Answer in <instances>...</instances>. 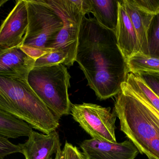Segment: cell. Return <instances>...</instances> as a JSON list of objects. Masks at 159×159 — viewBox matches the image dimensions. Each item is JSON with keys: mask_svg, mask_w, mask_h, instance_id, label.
<instances>
[{"mask_svg": "<svg viewBox=\"0 0 159 159\" xmlns=\"http://www.w3.org/2000/svg\"><path fill=\"white\" fill-rule=\"evenodd\" d=\"M75 62L88 85L101 101L116 96L128 73L116 34L84 16L81 21Z\"/></svg>", "mask_w": 159, "mask_h": 159, "instance_id": "6da1fadb", "label": "cell"}, {"mask_svg": "<svg viewBox=\"0 0 159 159\" xmlns=\"http://www.w3.org/2000/svg\"><path fill=\"white\" fill-rule=\"evenodd\" d=\"M114 111L120 130L139 153L159 159V111L126 79L116 98Z\"/></svg>", "mask_w": 159, "mask_h": 159, "instance_id": "7a4b0ae2", "label": "cell"}, {"mask_svg": "<svg viewBox=\"0 0 159 159\" xmlns=\"http://www.w3.org/2000/svg\"><path fill=\"white\" fill-rule=\"evenodd\" d=\"M0 110L44 134L59 126V119L36 95L28 80L0 77Z\"/></svg>", "mask_w": 159, "mask_h": 159, "instance_id": "3957f363", "label": "cell"}, {"mask_svg": "<svg viewBox=\"0 0 159 159\" xmlns=\"http://www.w3.org/2000/svg\"><path fill=\"white\" fill-rule=\"evenodd\" d=\"M70 75L63 64L34 67L28 82L36 95L58 119L71 113L69 97Z\"/></svg>", "mask_w": 159, "mask_h": 159, "instance_id": "277c9868", "label": "cell"}, {"mask_svg": "<svg viewBox=\"0 0 159 159\" xmlns=\"http://www.w3.org/2000/svg\"><path fill=\"white\" fill-rule=\"evenodd\" d=\"M26 2L29 24L21 45L34 49L43 56L52 51L63 28V20L45 0H26Z\"/></svg>", "mask_w": 159, "mask_h": 159, "instance_id": "5b68a950", "label": "cell"}, {"mask_svg": "<svg viewBox=\"0 0 159 159\" xmlns=\"http://www.w3.org/2000/svg\"><path fill=\"white\" fill-rule=\"evenodd\" d=\"M63 20L61 29L52 47V50L61 51L66 55L63 64L70 67L75 62L81 21L90 13L89 0H45Z\"/></svg>", "mask_w": 159, "mask_h": 159, "instance_id": "8992f818", "label": "cell"}, {"mask_svg": "<svg viewBox=\"0 0 159 159\" xmlns=\"http://www.w3.org/2000/svg\"><path fill=\"white\" fill-rule=\"evenodd\" d=\"M73 118L92 139L110 143H117L116 130V115L110 107L92 103L72 104L71 113Z\"/></svg>", "mask_w": 159, "mask_h": 159, "instance_id": "52a82bcc", "label": "cell"}, {"mask_svg": "<svg viewBox=\"0 0 159 159\" xmlns=\"http://www.w3.org/2000/svg\"><path fill=\"white\" fill-rule=\"evenodd\" d=\"M29 21L26 0H19L0 26V50L20 46Z\"/></svg>", "mask_w": 159, "mask_h": 159, "instance_id": "ba28073f", "label": "cell"}, {"mask_svg": "<svg viewBox=\"0 0 159 159\" xmlns=\"http://www.w3.org/2000/svg\"><path fill=\"white\" fill-rule=\"evenodd\" d=\"M80 147L86 159H134L139 153L129 140L113 143L91 139L83 141Z\"/></svg>", "mask_w": 159, "mask_h": 159, "instance_id": "9c48e42d", "label": "cell"}, {"mask_svg": "<svg viewBox=\"0 0 159 159\" xmlns=\"http://www.w3.org/2000/svg\"><path fill=\"white\" fill-rule=\"evenodd\" d=\"M18 146L25 159H52V156L61 148L59 135L56 130L47 134L33 130L28 140Z\"/></svg>", "mask_w": 159, "mask_h": 159, "instance_id": "30bf717a", "label": "cell"}, {"mask_svg": "<svg viewBox=\"0 0 159 159\" xmlns=\"http://www.w3.org/2000/svg\"><path fill=\"white\" fill-rule=\"evenodd\" d=\"M35 62L19 46L0 50V77L28 80Z\"/></svg>", "mask_w": 159, "mask_h": 159, "instance_id": "8fae6325", "label": "cell"}, {"mask_svg": "<svg viewBox=\"0 0 159 159\" xmlns=\"http://www.w3.org/2000/svg\"><path fill=\"white\" fill-rule=\"evenodd\" d=\"M118 18L116 29L117 43L125 61L141 53V46L135 29L122 1H119Z\"/></svg>", "mask_w": 159, "mask_h": 159, "instance_id": "7c38bea8", "label": "cell"}, {"mask_svg": "<svg viewBox=\"0 0 159 159\" xmlns=\"http://www.w3.org/2000/svg\"><path fill=\"white\" fill-rule=\"evenodd\" d=\"M125 9L135 29L141 46V52L149 55V31L155 16L139 10L132 0H123Z\"/></svg>", "mask_w": 159, "mask_h": 159, "instance_id": "4fadbf2b", "label": "cell"}, {"mask_svg": "<svg viewBox=\"0 0 159 159\" xmlns=\"http://www.w3.org/2000/svg\"><path fill=\"white\" fill-rule=\"evenodd\" d=\"M91 13L105 28L116 32L118 18L119 1L89 0Z\"/></svg>", "mask_w": 159, "mask_h": 159, "instance_id": "5bb4252c", "label": "cell"}, {"mask_svg": "<svg viewBox=\"0 0 159 159\" xmlns=\"http://www.w3.org/2000/svg\"><path fill=\"white\" fill-rule=\"evenodd\" d=\"M33 128L23 120L0 110V135L7 139L28 137Z\"/></svg>", "mask_w": 159, "mask_h": 159, "instance_id": "9a60e30c", "label": "cell"}, {"mask_svg": "<svg viewBox=\"0 0 159 159\" xmlns=\"http://www.w3.org/2000/svg\"><path fill=\"white\" fill-rule=\"evenodd\" d=\"M128 73L134 74H159V58L138 53L126 60Z\"/></svg>", "mask_w": 159, "mask_h": 159, "instance_id": "2e32d148", "label": "cell"}, {"mask_svg": "<svg viewBox=\"0 0 159 159\" xmlns=\"http://www.w3.org/2000/svg\"><path fill=\"white\" fill-rule=\"evenodd\" d=\"M126 79L137 88L148 101L159 111V98L140 76L129 72Z\"/></svg>", "mask_w": 159, "mask_h": 159, "instance_id": "e0dca14e", "label": "cell"}, {"mask_svg": "<svg viewBox=\"0 0 159 159\" xmlns=\"http://www.w3.org/2000/svg\"><path fill=\"white\" fill-rule=\"evenodd\" d=\"M149 55L159 58V13L154 17L149 31Z\"/></svg>", "mask_w": 159, "mask_h": 159, "instance_id": "ac0fdd59", "label": "cell"}, {"mask_svg": "<svg viewBox=\"0 0 159 159\" xmlns=\"http://www.w3.org/2000/svg\"><path fill=\"white\" fill-rule=\"evenodd\" d=\"M66 55L61 51L52 50L36 59L34 67L63 64L66 60Z\"/></svg>", "mask_w": 159, "mask_h": 159, "instance_id": "d6986e66", "label": "cell"}, {"mask_svg": "<svg viewBox=\"0 0 159 159\" xmlns=\"http://www.w3.org/2000/svg\"><path fill=\"white\" fill-rule=\"evenodd\" d=\"M136 7L143 12L156 16L159 13V0H132Z\"/></svg>", "mask_w": 159, "mask_h": 159, "instance_id": "ffe728a7", "label": "cell"}, {"mask_svg": "<svg viewBox=\"0 0 159 159\" xmlns=\"http://www.w3.org/2000/svg\"><path fill=\"white\" fill-rule=\"evenodd\" d=\"M16 153H21L18 145L13 144L7 138L0 135V159Z\"/></svg>", "mask_w": 159, "mask_h": 159, "instance_id": "44dd1931", "label": "cell"}, {"mask_svg": "<svg viewBox=\"0 0 159 159\" xmlns=\"http://www.w3.org/2000/svg\"><path fill=\"white\" fill-rule=\"evenodd\" d=\"M139 76L159 98V74H146Z\"/></svg>", "mask_w": 159, "mask_h": 159, "instance_id": "7402d4cb", "label": "cell"}, {"mask_svg": "<svg viewBox=\"0 0 159 159\" xmlns=\"http://www.w3.org/2000/svg\"><path fill=\"white\" fill-rule=\"evenodd\" d=\"M66 159H85L83 154L76 147L66 142L62 150Z\"/></svg>", "mask_w": 159, "mask_h": 159, "instance_id": "603a6c76", "label": "cell"}, {"mask_svg": "<svg viewBox=\"0 0 159 159\" xmlns=\"http://www.w3.org/2000/svg\"><path fill=\"white\" fill-rule=\"evenodd\" d=\"M55 159H66L64 153L61 150V148H60L57 152L56 153Z\"/></svg>", "mask_w": 159, "mask_h": 159, "instance_id": "cb8c5ba5", "label": "cell"}, {"mask_svg": "<svg viewBox=\"0 0 159 159\" xmlns=\"http://www.w3.org/2000/svg\"><path fill=\"white\" fill-rule=\"evenodd\" d=\"M7 0H0V7L7 2Z\"/></svg>", "mask_w": 159, "mask_h": 159, "instance_id": "d4e9b609", "label": "cell"}, {"mask_svg": "<svg viewBox=\"0 0 159 159\" xmlns=\"http://www.w3.org/2000/svg\"><path fill=\"white\" fill-rule=\"evenodd\" d=\"M148 159H155V158H153V157H148Z\"/></svg>", "mask_w": 159, "mask_h": 159, "instance_id": "484cf974", "label": "cell"}, {"mask_svg": "<svg viewBox=\"0 0 159 159\" xmlns=\"http://www.w3.org/2000/svg\"></svg>", "mask_w": 159, "mask_h": 159, "instance_id": "4316f807", "label": "cell"}]
</instances>
